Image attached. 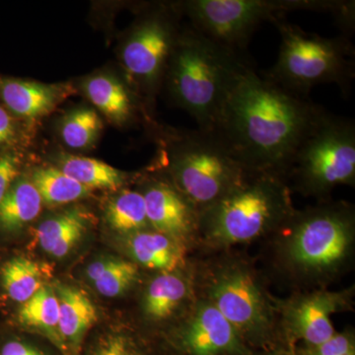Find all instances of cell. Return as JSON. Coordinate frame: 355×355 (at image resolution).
Returning <instances> with one entry per match:
<instances>
[{"label": "cell", "mask_w": 355, "mask_h": 355, "mask_svg": "<svg viewBox=\"0 0 355 355\" xmlns=\"http://www.w3.org/2000/svg\"><path fill=\"white\" fill-rule=\"evenodd\" d=\"M284 178L251 172L239 186L198 214V241L216 251L266 240L295 209Z\"/></svg>", "instance_id": "3"}, {"label": "cell", "mask_w": 355, "mask_h": 355, "mask_svg": "<svg viewBox=\"0 0 355 355\" xmlns=\"http://www.w3.org/2000/svg\"><path fill=\"white\" fill-rule=\"evenodd\" d=\"M297 355H355V335L352 329L336 331L326 342L311 347L292 350Z\"/></svg>", "instance_id": "28"}, {"label": "cell", "mask_w": 355, "mask_h": 355, "mask_svg": "<svg viewBox=\"0 0 355 355\" xmlns=\"http://www.w3.org/2000/svg\"><path fill=\"white\" fill-rule=\"evenodd\" d=\"M292 191L319 202L340 184H355L354 120L327 114L299 146L286 175Z\"/></svg>", "instance_id": "8"}, {"label": "cell", "mask_w": 355, "mask_h": 355, "mask_svg": "<svg viewBox=\"0 0 355 355\" xmlns=\"http://www.w3.org/2000/svg\"><path fill=\"white\" fill-rule=\"evenodd\" d=\"M102 127L101 119L94 110L78 109L65 116L60 133L70 148L84 149L94 144Z\"/></svg>", "instance_id": "26"}, {"label": "cell", "mask_w": 355, "mask_h": 355, "mask_svg": "<svg viewBox=\"0 0 355 355\" xmlns=\"http://www.w3.org/2000/svg\"><path fill=\"white\" fill-rule=\"evenodd\" d=\"M198 295L207 299L250 349H277L280 340L277 299L249 261L223 254L200 268Z\"/></svg>", "instance_id": "5"}, {"label": "cell", "mask_w": 355, "mask_h": 355, "mask_svg": "<svg viewBox=\"0 0 355 355\" xmlns=\"http://www.w3.org/2000/svg\"><path fill=\"white\" fill-rule=\"evenodd\" d=\"M53 289L60 304V336L67 347L77 349L89 329L97 323V310L91 299L76 287L57 284Z\"/></svg>", "instance_id": "16"}, {"label": "cell", "mask_w": 355, "mask_h": 355, "mask_svg": "<svg viewBox=\"0 0 355 355\" xmlns=\"http://www.w3.org/2000/svg\"><path fill=\"white\" fill-rule=\"evenodd\" d=\"M193 275L186 266L170 272H158L147 284L142 296V312L153 323H164L186 310L191 311L197 300Z\"/></svg>", "instance_id": "14"}, {"label": "cell", "mask_w": 355, "mask_h": 355, "mask_svg": "<svg viewBox=\"0 0 355 355\" xmlns=\"http://www.w3.org/2000/svg\"><path fill=\"white\" fill-rule=\"evenodd\" d=\"M178 38L170 21L160 14L144 18L121 51L125 71L144 87L153 89L168 67Z\"/></svg>", "instance_id": "11"}, {"label": "cell", "mask_w": 355, "mask_h": 355, "mask_svg": "<svg viewBox=\"0 0 355 355\" xmlns=\"http://www.w3.org/2000/svg\"><path fill=\"white\" fill-rule=\"evenodd\" d=\"M263 355H297L295 352L286 349V347H277L270 350H266Z\"/></svg>", "instance_id": "32"}, {"label": "cell", "mask_w": 355, "mask_h": 355, "mask_svg": "<svg viewBox=\"0 0 355 355\" xmlns=\"http://www.w3.org/2000/svg\"><path fill=\"white\" fill-rule=\"evenodd\" d=\"M327 114L309 97L286 90L248 64L212 130L248 171L286 180L299 146Z\"/></svg>", "instance_id": "1"}, {"label": "cell", "mask_w": 355, "mask_h": 355, "mask_svg": "<svg viewBox=\"0 0 355 355\" xmlns=\"http://www.w3.org/2000/svg\"><path fill=\"white\" fill-rule=\"evenodd\" d=\"M18 320L23 326L48 336L62 352H67L60 334V304L53 286L46 284L23 303L18 311Z\"/></svg>", "instance_id": "19"}, {"label": "cell", "mask_w": 355, "mask_h": 355, "mask_svg": "<svg viewBox=\"0 0 355 355\" xmlns=\"http://www.w3.org/2000/svg\"><path fill=\"white\" fill-rule=\"evenodd\" d=\"M266 241L268 263L277 279L298 291L326 288L352 268L354 207L329 200L295 209Z\"/></svg>", "instance_id": "2"}, {"label": "cell", "mask_w": 355, "mask_h": 355, "mask_svg": "<svg viewBox=\"0 0 355 355\" xmlns=\"http://www.w3.org/2000/svg\"><path fill=\"white\" fill-rule=\"evenodd\" d=\"M249 64L242 55L205 38L193 28L177 40L170 58L169 84L175 100L212 130L238 77Z\"/></svg>", "instance_id": "4"}, {"label": "cell", "mask_w": 355, "mask_h": 355, "mask_svg": "<svg viewBox=\"0 0 355 355\" xmlns=\"http://www.w3.org/2000/svg\"><path fill=\"white\" fill-rule=\"evenodd\" d=\"M58 98V90L53 86L0 77V99L16 116L26 119L43 116L55 108Z\"/></svg>", "instance_id": "17"}, {"label": "cell", "mask_w": 355, "mask_h": 355, "mask_svg": "<svg viewBox=\"0 0 355 355\" xmlns=\"http://www.w3.org/2000/svg\"><path fill=\"white\" fill-rule=\"evenodd\" d=\"M151 229L188 247L198 241V211L174 184L156 181L142 191Z\"/></svg>", "instance_id": "13"}, {"label": "cell", "mask_w": 355, "mask_h": 355, "mask_svg": "<svg viewBox=\"0 0 355 355\" xmlns=\"http://www.w3.org/2000/svg\"><path fill=\"white\" fill-rule=\"evenodd\" d=\"M139 279V268L133 261L107 258L104 270L93 284L101 295L113 298L127 292Z\"/></svg>", "instance_id": "27"}, {"label": "cell", "mask_w": 355, "mask_h": 355, "mask_svg": "<svg viewBox=\"0 0 355 355\" xmlns=\"http://www.w3.org/2000/svg\"><path fill=\"white\" fill-rule=\"evenodd\" d=\"M87 226V218L80 210H70L46 219L37 228L40 247L55 258H64L80 241Z\"/></svg>", "instance_id": "18"}, {"label": "cell", "mask_w": 355, "mask_h": 355, "mask_svg": "<svg viewBox=\"0 0 355 355\" xmlns=\"http://www.w3.org/2000/svg\"><path fill=\"white\" fill-rule=\"evenodd\" d=\"M84 90L90 101L112 121L125 123L132 116V98L118 79L107 76L91 77L84 84Z\"/></svg>", "instance_id": "22"}, {"label": "cell", "mask_w": 355, "mask_h": 355, "mask_svg": "<svg viewBox=\"0 0 355 355\" xmlns=\"http://www.w3.org/2000/svg\"><path fill=\"white\" fill-rule=\"evenodd\" d=\"M35 184L43 202L48 205H62L87 197L90 189L67 176L55 167H43L33 173Z\"/></svg>", "instance_id": "24"}, {"label": "cell", "mask_w": 355, "mask_h": 355, "mask_svg": "<svg viewBox=\"0 0 355 355\" xmlns=\"http://www.w3.org/2000/svg\"><path fill=\"white\" fill-rule=\"evenodd\" d=\"M354 299V286L297 291L284 300L277 299L279 338L286 349L315 347L328 340L336 333L331 316L352 310Z\"/></svg>", "instance_id": "10"}, {"label": "cell", "mask_w": 355, "mask_h": 355, "mask_svg": "<svg viewBox=\"0 0 355 355\" xmlns=\"http://www.w3.org/2000/svg\"><path fill=\"white\" fill-rule=\"evenodd\" d=\"M179 338L189 355L254 354L216 306L200 295L180 329Z\"/></svg>", "instance_id": "12"}, {"label": "cell", "mask_w": 355, "mask_h": 355, "mask_svg": "<svg viewBox=\"0 0 355 355\" xmlns=\"http://www.w3.org/2000/svg\"><path fill=\"white\" fill-rule=\"evenodd\" d=\"M60 170L86 188L118 190L125 183V176L116 168L97 159L80 156H62Z\"/></svg>", "instance_id": "23"}, {"label": "cell", "mask_w": 355, "mask_h": 355, "mask_svg": "<svg viewBox=\"0 0 355 355\" xmlns=\"http://www.w3.org/2000/svg\"><path fill=\"white\" fill-rule=\"evenodd\" d=\"M19 177V159L15 154L6 153L0 155V205L7 191Z\"/></svg>", "instance_id": "29"}, {"label": "cell", "mask_w": 355, "mask_h": 355, "mask_svg": "<svg viewBox=\"0 0 355 355\" xmlns=\"http://www.w3.org/2000/svg\"><path fill=\"white\" fill-rule=\"evenodd\" d=\"M173 184L198 214L239 186L250 171L214 130L198 128L177 140L169 153Z\"/></svg>", "instance_id": "7"}, {"label": "cell", "mask_w": 355, "mask_h": 355, "mask_svg": "<svg viewBox=\"0 0 355 355\" xmlns=\"http://www.w3.org/2000/svg\"><path fill=\"white\" fill-rule=\"evenodd\" d=\"M43 200L30 180L17 178L0 205V230L13 233L34 220Z\"/></svg>", "instance_id": "20"}, {"label": "cell", "mask_w": 355, "mask_h": 355, "mask_svg": "<svg viewBox=\"0 0 355 355\" xmlns=\"http://www.w3.org/2000/svg\"><path fill=\"white\" fill-rule=\"evenodd\" d=\"M15 137L12 118L6 108L0 105V147L10 144Z\"/></svg>", "instance_id": "30"}, {"label": "cell", "mask_w": 355, "mask_h": 355, "mask_svg": "<svg viewBox=\"0 0 355 355\" xmlns=\"http://www.w3.org/2000/svg\"><path fill=\"white\" fill-rule=\"evenodd\" d=\"M0 355H46L41 350L20 342V340H9L2 347Z\"/></svg>", "instance_id": "31"}, {"label": "cell", "mask_w": 355, "mask_h": 355, "mask_svg": "<svg viewBox=\"0 0 355 355\" xmlns=\"http://www.w3.org/2000/svg\"><path fill=\"white\" fill-rule=\"evenodd\" d=\"M44 273L41 263L15 257L2 265L0 282L6 295L14 302L23 304L46 286Z\"/></svg>", "instance_id": "21"}, {"label": "cell", "mask_w": 355, "mask_h": 355, "mask_svg": "<svg viewBox=\"0 0 355 355\" xmlns=\"http://www.w3.org/2000/svg\"><path fill=\"white\" fill-rule=\"evenodd\" d=\"M324 0H191L181 4L191 28L239 55L263 23H272L292 11L324 12Z\"/></svg>", "instance_id": "9"}, {"label": "cell", "mask_w": 355, "mask_h": 355, "mask_svg": "<svg viewBox=\"0 0 355 355\" xmlns=\"http://www.w3.org/2000/svg\"><path fill=\"white\" fill-rule=\"evenodd\" d=\"M280 35L279 57L266 77L295 94L308 97L311 89L336 84L349 92L355 76V53L350 36L326 38L291 24L286 16L273 21Z\"/></svg>", "instance_id": "6"}, {"label": "cell", "mask_w": 355, "mask_h": 355, "mask_svg": "<svg viewBox=\"0 0 355 355\" xmlns=\"http://www.w3.org/2000/svg\"><path fill=\"white\" fill-rule=\"evenodd\" d=\"M107 220L114 230L130 235L151 229L141 191H125L109 203Z\"/></svg>", "instance_id": "25"}, {"label": "cell", "mask_w": 355, "mask_h": 355, "mask_svg": "<svg viewBox=\"0 0 355 355\" xmlns=\"http://www.w3.org/2000/svg\"><path fill=\"white\" fill-rule=\"evenodd\" d=\"M133 263L157 272H170L187 266V246L153 229L125 235Z\"/></svg>", "instance_id": "15"}]
</instances>
